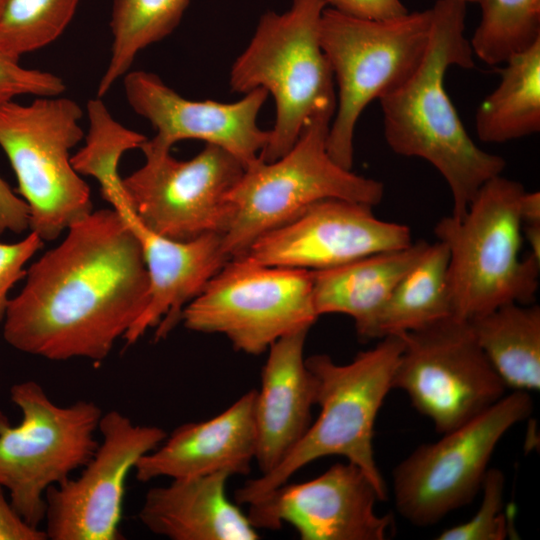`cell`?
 I'll list each match as a JSON object with an SVG mask.
<instances>
[{
  "label": "cell",
  "mask_w": 540,
  "mask_h": 540,
  "mask_svg": "<svg viewBox=\"0 0 540 540\" xmlns=\"http://www.w3.org/2000/svg\"><path fill=\"white\" fill-rule=\"evenodd\" d=\"M10 399L22 420L11 425L0 411V486L23 519L39 527L47 490L82 469L94 454L103 411L91 400L57 405L35 381L14 384Z\"/></svg>",
  "instance_id": "cell-9"
},
{
  "label": "cell",
  "mask_w": 540,
  "mask_h": 540,
  "mask_svg": "<svg viewBox=\"0 0 540 540\" xmlns=\"http://www.w3.org/2000/svg\"><path fill=\"white\" fill-rule=\"evenodd\" d=\"M309 329L291 332L268 349L254 407L255 461L261 474L278 466L311 425L316 387L304 358Z\"/></svg>",
  "instance_id": "cell-20"
},
{
  "label": "cell",
  "mask_w": 540,
  "mask_h": 540,
  "mask_svg": "<svg viewBox=\"0 0 540 540\" xmlns=\"http://www.w3.org/2000/svg\"><path fill=\"white\" fill-rule=\"evenodd\" d=\"M79 0H4L0 7V54L13 60L59 38Z\"/></svg>",
  "instance_id": "cell-28"
},
{
  "label": "cell",
  "mask_w": 540,
  "mask_h": 540,
  "mask_svg": "<svg viewBox=\"0 0 540 540\" xmlns=\"http://www.w3.org/2000/svg\"><path fill=\"white\" fill-rule=\"evenodd\" d=\"M431 8L389 20H366L323 10L319 38L338 97L327 136V151L351 170L355 126L366 106L401 86L426 52Z\"/></svg>",
  "instance_id": "cell-7"
},
{
  "label": "cell",
  "mask_w": 540,
  "mask_h": 540,
  "mask_svg": "<svg viewBox=\"0 0 540 540\" xmlns=\"http://www.w3.org/2000/svg\"><path fill=\"white\" fill-rule=\"evenodd\" d=\"M429 243L372 254L344 265L312 271L313 299L318 316H350L357 334L376 338L381 311L399 281L417 263Z\"/></svg>",
  "instance_id": "cell-22"
},
{
  "label": "cell",
  "mask_w": 540,
  "mask_h": 540,
  "mask_svg": "<svg viewBox=\"0 0 540 540\" xmlns=\"http://www.w3.org/2000/svg\"><path fill=\"white\" fill-rule=\"evenodd\" d=\"M44 241L34 232L14 243L0 242V324L10 302L9 293L26 275V264L42 248Z\"/></svg>",
  "instance_id": "cell-31"
},
{
  "label": "cell",
  "mask_w": 540,
  "mask_h": 540,
  "mask_svg": "<svg viewBox=\"0 0 540 540\" xmlns=\"http://www.w3.org/2000/svg\"><path fill=\"white\" fill-rule=\"evenodd\" d=\"M520 215L523 225L540 224V193L538 191L523 194Z\"/></svg>",
  "instance_id": "cell-35"
},
{
  "label": "cell",
  "mask_w": 540,
  "mask_h": 540,
  "mask_svg": "<svg viewBox=\"0 0 540 540\" xmlns=\"http://www.w3.org/2000/svg\"><path fill=\"white\" fill-rule=\"evenodd\" d=\"M523 238L528 242L530 247L529 253L540 258V224L539 225H523Z\"/></svg>",
  "instance_id": "cell-36"
},
{
  "label": "cell",
  "mask_w": 540,
  "mask_h": 540,
  "mask_svg": "<svg viewBox=\"0 0 540 540\" xmlns=\"http://www.w3.org/2000/svg\"><path fill=\"white\" fill-rule=\"evenodd\" d=\"M481 19L469 40L488 65L505 63L540 41V0H479Z\"/></svg>",
  "instance_id": "cell-27"
},
{
  "label": "cell",
  "mask_w": 540,
  "mask_h": 540,
  "mask_svg": "<svg viewBox=\"0 0 540 540\" xmlns=\"http://www.w3.org/2000/svg\"><path fill=\"white\" fill-rule=\"evenodd\" d=\"M380 494L356 465L337 463L320 476L279 486L248 505L254 528L276 530L287 523L302 540H384L393 528L378 515Z\"/></svg>",
  "instance_id": "cell-16"
},
{
  "label": "cell",
  "mask_w": 540,
  "mask_h": 540,
  "mask_svg": "<svg viewBox=\"0 0 540 540\" xmlns=\"http://www.w3.org/2000/svg\"><path fill=\"white\" fill-rule=\"evenodd\" d=\"M255 398L256 390H250L217 416L176 427L137 461L136 479L146 483L220 471L248 474L256 454Z\"/></svg>",
  "instance_id": "cell-19"
},
{
  "label": "cell",
  "mask_w": 540,
  "mask_h": 540,
  "mask_svg": "<svg viewBox=\"0 0 540 540\" xmlns=\"http://www.w3.org/2000/svg\"><path fill=\"white\" fill-rule=\"evenodd\" d=\"M102 197L135 235L149 277L146 308L125 334L127 345L155 329V341L165 339L181 322L182 312L228 262L222 234L208 233L188 241L164 237L144 225L133 212L121 177L99 183Z\"/></svg>",
  "instance_id": "cell-18"
},
{
  "label": "cell",
  "mask_w": 540,
  "mask_h": 540,
  "mask_svg": "<svg viewBox=\"0 0 540 540\" xmlns=\"http://www.w3.org/2000/svg\"><path fill=\"white\" fill-rule=\"evenodd\" d=\"M444 243L428 244L393 290L378 319L376 338L416 331L453 317Z\"/></svg>",
  "instance_id": "cell-25"
},
{
  "label": "cell",
  "mask_w": 540,
  "mask_h": 540,
  "mask_svg": "<svg viewBox=\"0 0 540 540\" xmlns=\"http://www.w3.org/2000/svg\"><path fill=\"white\" fill-rule=\"evenodd\" d=\"M460 1H463L465 3H478L479 0H460Z\"/></svg>",
  "instance_id": "cell-37"
},
{
  "label": "cell",
  "mask_w": 540,
  "mask_h": 540,
  "mask_svg": "<svg viewBox=\"0 0 540 540\" xmlns=\"http://www.w3.org/2000/svg\"><path fill=\"white\" fill-rule=\"evenodd\" d=\"M504 64L500 83L476 112V133L485 143H505L540 131V41Z\"/></svg>",
  "instance_id": "cell-24"
},
{
  "label": "cell",
  "mask_w": 540,
  "mask_h": 540,
  "mask_svg": "<svg viewBox=\"0 0 540 540\" xmlns=\"http://www.w3.org/2000/svg\"><path fill=\"white\" fill-rule=\"evenodd\" d=\"M311 270L228 261L190 301L181 322L192 331L222 334L233 347L258 355L281 337L317 320Z\"/></svg>",
  "instance_id": "cell-10"
},
{
  "label": "cell",
  "mask_w": 540,
  "mask_h": 540,
  "mask_svg": "<svg viewBox=\"0 0 540 540\" xmlns=\"http://www.w3.org/2000/svg\"><path fill=\"white\" fill-rule=\"evenodd\" d=\"M123 83L130 107L156 132L143 142L141 151L168 152L179 141L196 139L225 149L244 168L260 159L269 137V131L257 123L269 95L264 88L253 89L236 102L222 103L186 99L158 75L144 70H130Z\"/></svg>",
  "instance_id": "cell-17"
},
{
  "label": "cell",
  "mask_w": 540,
  "mask_h": 540,
  "mask_svg": "<svg viewBox=\"0 0 540 540\" xmlns=\"http://www.w3.org/2000/svg\"><path fill=\"white\" fill-rule=\"evenodd\" d=\"M189 3L190 0H114L111 54L98 83L97 97L105 96L130 71L140 51L177 28Z\"/></svg>",
  "instance_id": "cell-26"
},
{
  "label": "cell",
  "mask_w": 540,
  "mask_h": 540,
  "mask_svg": "<svg viewBox=\"0 0 540 540\" xmlns=\"http://www.w3.org/2000/svg\"><path fill=\"white\" fill-rule=\"evenodd\" d=\"M466 5L436 1L422 61L401 86L379 99L388 146L436 168L451 191L455 219L465 215L480 187L506 167L503 157L482 150L470 138L444 87L450 67H474L465 37Z\"/></svg>",
  "instance_id": "cell-2"
},
{
  "label": "cell",
  "mask_w": 540,
  "mask_h": 540,
  "mask_svg": "<svg viewBox=\"0 0 540 540\" xmlns=\"http://www.w3.org/2000/svg\"><path fill=\"white\" fill-rule=\"evenodd\" d=\"M401 336L392 388L404 391L438 433L468 422L506 395L468 321L449 317Z\"/></svg>",
  "instance_id": "cell-12"
},
{
  "label": "cell",
  "mask_w": 540,
  "mask_h": 540,
  "mask_svg": "<svg viewBox=\"0 0 540 540\" xmlns=\"http://www.w3.org/2000/svg\"><path fill=\"white\" fill-rule=\"evenodd\" d=\"M65 89L66 85L58 75L25 68L19 61L0 54V105L22 95L60 96Z\"/></svg>",
  "instance_id": "cell-30"
},
{
  "label": "cell",
  "mask_w": 540,
  "mask_h": 540,
  "mask_svg": "<svg viewBox=\"0 0 540 540\" xmlns=\"http://www.w3.org/2000/svg\"><path fill=\"white\" fill-rule=\"evenodd\" d=\"M230 476L220 471L152 487L138 512L139 521L170 540H257L260 535L247 514L226 496Z\"/></svg>",
  "instance_id": "cell-21"
},
{
  "label": "cell",
  "mask_w": 540,
  "mask_h": 540,
  "mask_svg": "<svg viewBox=\"0 0 540 540\" xmlns=\"http://www.w3.org/2000/svg\"><path fill=\"white\" fill-rule=\"evenodd\" d=\"M523 185L498 175L485 182L461 219L434 227L449 253L453 317L471 321L502 305L531 304L539 287L540 258L520 257Z\"/></svg>",
  "instance_id": "cell-4"
},
{
  "label": "cell",
  "mask_w": 540,
  "mask_h": 540,
  "mask_svg": "<svg viewBox=\"0 0 540 540\" xmlns=\"http://www.w3.org/2000/svg\"><path fill=\"white\" fill-rule=\"evenodd\" d=\"M26 229H29L27 204L0 176V236L7 231L20 234Z\"/></svg>",
  "instance_id": "cell-33"
},
{
  "label": "cell",
  "mask_w": 540,
  "mask_h": 540,
  "mask_svg": "<svg viewBox=\"0 0 540 540\" xmlns=\"http://www.w3.org/2000/svg\"><path fill=\"white\" fill-rule=\"evenodd\" d=\"M26 271L3 321L5 341L51 361L100 363L147 306L141 247L112 208L92 211Z\"/></svg>",
  "instance_id": "cell-1"
},
{
  "label": "cell",
  "mask_w": 540,
  "mask_h": 540,
  "mask_svg": "<svg viewBox=\"0 0 540 540\" xmlns=\"http://www.w3.org/2000/svg\"><path fill=\"white\" fill-rule=\"evenodd\" d=\"M326 7V0H292L281 14L264 13L231 67L233 92L261 87L274 98L275 122L260 154L264 162L289 151L311 119L334 116V77L319 38Z\"/></svg>",
  "instance_id": "cell-5"
},
{
  "label": "cell",
  "mask_w": 540,
  "mask_h": 540,
  "mask_svg": "<svg viewBox=\"0 0 540 540\" xmlns=\"http://www.w3.org/2000/svg\"><path fill=\"white\" fill-rule=\"evenodd\" d=\"M331 119H311L283 156L245 168L227 197L230 217L222 241L230 260L318 201L338 198L371 206L382 201V182L341 167L328 154Z\"/></svg>",
  "instance_id": "cell-6"
},
{
  "label": "cell",
  "mask_w": 540,
  "mask_h": 540,
  "mask_svg": "<svg viewBox=\"0 0 540 540\" xmlns=\"http://www.w3.org/2000/svg\"><path fill=\"white\" fill-rule=\"evenodd\" d=\"M532 407L528 392L514 390L438 441L415 449L393 470L398 512L425 527L470 503L481 490L496 445Z\"/></svg>",
  "instance_id": "cell-11"
},
{
  "label": "cell",
  "mask_w": 540,
  "mask_h": 540,
  "mask_svg": "<svg viewBox=\"0 0 540 540\" xmlns=\"http://www.w3.org/2000/svg\"><path fill=\"white\" fill-rule=\"evenodd\" d=\"M45 530L27 523L0 486V540H47Z\"/></svg>",
  "instance_id": "cell-34"
},
{
  "label": "cell",
  "mask_w": 540,
  "mask_h": 540,
  "mask_svg": "<svg viewBox=\"0 0 540 540\" xmlns=\"http://www.w3.org/2000/svg\"><path fill=\"white\" fill-rule=\"evenodd\" d=\"M98 446L76 478L45 494V532L51 540H121L126 481L137 461L157 448L165 430L134 423L118 410L103 413Z\"/></svg>",
  "instance_id": "cell-14"
},
{
  "label": "cell",
  "mask_w": 540,
  "mask_h": 540,
  "mask_svg": "<svg viewBox=\"0 0 540 540\" xmlns=\"http://www.w3.org/2000/svg\"><path fill=\"white\" fill-rule=\"evenodd\" d=\"M482 501L474 516L467 522L441 532L439 540H503L509 535V525L504 514V474L495 468L488 469L482 486Z\"/></svg>",
  "instance_id": "cell-29"
},
{
  "label": "cell",
  "mask_w": 540,
  "mask_h": 540,
  "mask_svg": "<svg viewBox=\"0 0 540 540\" xmlns=\"http://www.w3.org/2000/svg\"><path fill=\"white\" fill-rule=\"evenodd\" d=\"M403 345L401 334L388 335L348 364H337L326 354L306 358L315 380L319 416L278 466L235 490L236 503L249 505L258 501L287 483L299 469L329 456H342L358 466L385 500L387 488L374 458L372 441L375 421L392 389Z\"/></svg>",
  "instance_id": "cell-3"
},
{
  "label": "cell",
  "mask_w": 540,
  "mask_h": 540,
  "mask_svg": "<svg viewBox=\"0 0 540 540\" xmlns=\"http://www.w3.org/2000/svg\"><path fill=\"white\" fill-rule=\"evenodd\" d=\"M372 207L338 198L318 201L260 236L242 257L267 266L316 271L412 244L408 226L377 218Z\"/></svg>",
  "instance_id": "cell-15"
},
{
  "label": "cell",
  "mask_w": 540,
  "mask_h": 540,
  "mask_svg": "<svg viewBox=\"0 0 540 540\" xmlns=\"http://www.w3.org/2000/svg\"><path fill=\"white\" fill-rule=\"evenodd\" d=\"M82 116L77 102L61 96L0 105V147L16 176L15 192L27 204L29 229L44 242L93 211L89 185L70 155L85 136Z\"/></svg>",
  "instance_id": "cell-8"
},
{
  "label": "cell",
  "mask_w": 540,
  "mask_h": 540,
  "mask_svg": "<svg viewBox=\"0 0 540 540\" xmlns=\"http://www.w3.org/2000/svg\"><path fill=\"white\" fill-rule=\"evenodd\" d=\"M3 1H4V0H0V7H1V5H2Z\"/></svg>",
  "instance_id": "cell-38"
},
{
  "label": "cell",
  "mask_w": 540,
  "mask_h": 540,
  "mask_svg": "<svg viewBox=\"0 0 540 540\" xmlns=\"http://www.w3.org/2000/svg\"><path fill=\"white\" fill-rule=\"evenodd\" d=\"M142 152L144 164L122 178L137 218L177 241L223 234L230 217L227 197L245 170L241 162L213 144L189 160H177L170 151Z\"/></svg>",
  "instance_id": "cell-13"
},
{
  "label": "cell",
  "mask_w": 540,
  "mask_h": 540,
  "mask_svg": "<svg viewBox=\"0 0 540 540\" xmlns=\"http://www.w3.org/2000/svg\"><path fill=\"white\" fill-rule=\"evenodd\" d=\"M327 6L347 16L389 20L408 13L401 0H326Z\"/></svg>",
  "instance_id": "cell-32"
},
{
  "label": "cell",
  "mask_w": 540,
  "mask_h": 540,
  "mask_svg": "<svg viewBox=\"0 0 540 540\" xmlns=\"http://www.w3.org/2000/svg\"><path fill=\"white\" fill-rule=\"evenodd\" d=\"M486 358L507 388H540V307L510 303L468 321Z\"/></svg>",
  "instance_id": "cell-23"
}]
</instances>
